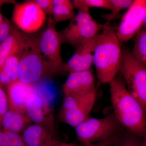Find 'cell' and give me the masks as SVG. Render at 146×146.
Wrapping results in <instances>:
<instances>
[{"label":"cell","instance_id":"cell-1","mask_svg":"<svg viewBox=\"0 0 146 146\" xmlns=\"http://www.w3.org/2000/svg\"><path fill=\"white\" fill-rule=\"evenodd\" d=\"M109 83L114 114L118 121L135 136L145 137V110L129 92L124 82L115 78Z\"/></svg>","mask_w":146,"mask_h":146},{"label":"cell","instance_id":"cell-2","mask_svg":"<svg viewBox=\"0 0 146 146\" xmlns=\"http://www.w3.org/2000/svg\"><path fill=\"white\" fill-rule=\"evenodd\" d=\"M106 23L101 34L97 35L93 53V64L97 77L102 83H110L119 72L122 51L114 29Z\"/></svg>","mask_w":146,"mask_h":146},{"label":"cell","instance_id":"cell-3","mask_svg":"<svg viewBox=\"0 0 146 146\" xmlns=\"http://www.w3.org/2000/svg\"><path fill=\"white\" fill-rule=\"evenodd\" d=\"M19 56L18 77L22 82L33 85L53 76L40 52L37 39L27 36Z\"/></svg>","mask_w":146,"mask_h":146},{"label":"cell","instance_id":"cell-4","mask_svg":"<svg viewBox=\"0 0 146 146\" xmlns=\"http://www.w3.org/2000/svg\"><path fill=\"white\" fill-rule=\"evenodd\" d=\"M78 10V13L69 25L59 32L62 43L76 47L93 39L105 26L94 21L88 7H81Z\"/></svg>","mask_w":146,"mask_h":146},{"label":"cell","instance_id":"cell-5","mask_svg":"<svg viewBox=\"0 0 146 146\" xmlns=\"http://www.w3.org/2000/svg\"><path fill=\"white\" fill-rule=\"evenodd\" d=\"M146 66L136 60L127 50L122 51L119 72L132 96L146 109Z\"/></svg>","mask_w":146,"mask_h":146},{"label":"cell","instance_id":"cell-6","mask_svg":"<svg viewBox=\"0 0 146 146\" xmlns=\"http://www.w3.org/2000/svg\"><path fill=\"white\" fill-rule=\"evenodd\" d=\"M120 125L114 114L101 119L89 117L76 127V133L79 141L88 145L117 135Z\"/></svg>","mask_w":146,"mask_h":146},{"label":"cell","instance_id":"cell-7","mask_svg":"<svg viewBox=\"0 0 146 146\" xmlns=\"http://www.w3.org/2000/svg\"><path fill=\"white\" fill-rule=\"evenodd\" d=\"M55 25L52 16H50L46 28L37 39L40 52L53 76L63 72L64 64L61 55L62 40L59 32L56 29Z\"/></svg>","mask_w":146,"mask_h":146},{"label":"cell","instance_id":"cell-8","mask_svg":"<svg viewBox=\"0 0 146 146\" xmlns=\"http://www.w3.org/2000/svg\"><path fill=\"white\" fill-rule=\"evenodd\" d=\"M96 99V89L83 96L66 97L60 111L61 119L76 127L89 117Z\"/></svg>","mask_w":146,"mask_h":146},{"label":"cell","instance_id":"cell-9","mask_svg":"<svg viewBox=\"0 0 146 146\" xmlns=\"http://www.w3.org/2000/svg\"><path fill=\"white\" fill-rule=\"evenodd\" d=\"M146 1L135 0L124 14L116 31L119 42H127L146 27Z\"/></svg>","mask_w":146,"mask_h":146},{"label":"cell","instance_id":"cell-10","mask_svg":"<svg viewBox=\"0 0 146 146\" xmlns=\"http://www.w3.org/2000/svg\"><path fill=\"white\" fill-rule=\"evenodd\" d=\"M46 13L33 1H27L14 6L12 21L20 29L26 33L38 31L44 24Z\"/></svg>","mask_w":146,"mask_h":146},{"label":"cell","instance_id":"cell-11","mask_svg":"<svg viewBox=\"0 0 146 146\" xmlns=\"http://www.w3.org/2000/svg\"><path fill=\"white\" fill-rule=\"evenodd\" d=\"M96 89L95 79L91 70L70 73L63 86L65 96L78 98Z\"/></svg>","mask_w":146,"mask_h":146},{"label":"cell","instance_id":"cell-12","mask_svg":"<svg viewBox=\"0 0 146 146\" xmlns=\"http://www.w3.org/2000/svg\"><path fill=\"white\" fill-rule=\"evenodd\" d=\"M97 35L93 39L76 47L74 54L67 63H64L63 72L70 74L91 70L93 64V53L96 42Z\"/></svg>","mask_w":146,"mask_h":146},{"label":"cell","instance_id":"cell-13","mask_svg":"<svg viewBox=\"0 0 146 146\" xmlns=\"http://www.w3.org/2000/svg\"><path fill=\"white\" fill-rule=\"evenodd\" d=\"M7 87L9 109L26 114L27 102L33 93V85L18 80L11 82Z\"/></svg>","mask_w":146,"mask_h":146},{"label":"cell","instance_id":"cell-14","mask_svg":"<svg viewBox=\"0 0 146 146\" xmlns=\"http://www.w3.org/2000/svg\"><path fill=\"white\" fill-rule=\"evenodd\" d=\"M22 137L27 146H43L48 141L56 138L54 127L37 124L25 129Z\"/></svg>","mask_w":146,"mask_h":146},{"label":"cell","instance_id":"cell-15","mask_svg":"<svg viewBox=\"0 0 146 146\" xmlns=\"http://www.w3.org/2000/svg\"><path fill=\"white\" fill-rule=\"evenodd\" d=\"M26 38V36L14 29L8 38L0 44V71L8 58L21 52Z\"/></svg>","mask_w":146,"mask_h":146},{"label":"cell","instance_id":"cell-16","mask_svg":"<svg viewBox=\"0 0 146 146\" xmlns=\"http://www.w3.org/2000/svg\"><path fill=\"white\" fill-rule=\"evenodd\" d=\"M33 91L41 98L45 115L50 121H54L53 113L56 93L51 84L46 79L33 84Z\"/></svg>","mask_w":146,"mask_h":146},{"label":"cell","instance_id":"cell-17","mask_svg":"<svg viewBox=\"0 0 146 146\" xmlns=\"http://www.w3.org/2000/svg\"><path fill=\"white\" fill-rule=\"evenodd\" d=\"M26 113L31 121L35 124L54 127V122L49 120L45 115L41 98L34 91L27 102Z\"/></svg>","mask_w":146,"mask_h":146},{"label":"cell","instance_id":"cell-18","mask_svg":"<svg viewBox=\"0 0 146 146\" xmlns=\"http://www.w3.org/2000/svg\"><path fill=\"white\" fill-rule=\"evenodd\" d=\"M31 121L26 114L9 109L3 116L1 127L3 130L19 134Z\"/></svg>","mask_w":146,"mask_h":146},{"label":"cell","instance_id":"cell-19","mask_svg":"<svg viewBox=\"0 0 146 146\" xmlns=\"http://www.w3.org/2000/svg\"><path fill=\"white\" fill-rule=\"evenodd\" d=\"M133 51V57L142 65L146 66V29L143 27L136 35Z\"/></svg>","mask_w":146,"mask_h":146},{"label":"cell","instance_id":"cell-20","mask_svg":"<svg viewBox=\"0 0 146 146\" xmlns=\"http://www.w3.org/2000/svg\"><path fill=\"white\" fill-rule=\"evenodd\" d=\"M74 9L72 4L70 5L54 6L52 17L56 23L71 21L76 15Z\"/></svg>","mask_w":146,"mask_h":146},{"label":"cell","instance_id":"cell-21","mask_svg":"<svg viewBox=\"0 0 146 146\" xmlns=\"http://www.w3.org/2000/svg\"><path fill=\"white\" fill-rule=\"evenodd\" d=\"M0 146H27L22 136L18 133L2 130L0 129Z\"/></svg>","mask_w":146,"mask_h":146},{"label":"cell","instance_id":"cell-22","mask_svg":"<svg viewBox=\"0 0 146 146\" xmlns=\"http://www.w3.org/2000/svg\"><path fill=\"white\" fill-rule=\"evenodd\" d=\"M74 9L81 7H98L111 10L110 0H74L72 1Z\"/></svg>","mask_w":146,"mask_h":146},{"label":"cell","instance_id":"cell-23","mask_svg":"<svg viewBox=\"0 0 146 146\" xmlns=\"http://www.w3.org/2000/svg\"><path fill=\"white\" fill-rule=\"evenodd\" d=\"M19 56L18 54L14 55L8 58L4 63L3 68L8 73L10 76L11 82L19 80Z\"/></svg>","mask_w":146,"mask_h":146},{"label":"cell","instance_id":"cell-24","mask_svg":"<svg viewBox=\"0 0 146 146\" xmlns=\"http://www.w3.org/2000/svg\"><path fill=\"white\" fill-rule=\"evenodd\" d=\"M111 5V13L105 15L104 18L108 20L107 23L115 19L121 11L128 9L133 3L132 0H110Z\"/></svg>","mask_w":146,"mask_h":146},{"label":"cell","instance_id":"cell-25","mask_svg":"<svg viewBox=\"0 0 146 146\" xmlns=\"http://www.w3.org/2000/svg\"><path fill=\"white\" fill-rule=\"evenodd\" d=\"M14 29L10 21L5 18L3 23L0 25V44L8 38Z\"/></svg>","mask_w":146,"mask_h":146},{"label":"cell","instance_id":"cell-26","mask_svg":"<svg viewBox=\"0 0 146 146\" xmlns=\"http://www.w3.org/2000/svg\"><path fill=\"white\" fill-rule=\"evenodd\" d=\"M8 98L4 91L2 87L0 85V128H1V121L3 116L9 109Z\"/></svg>","mask_w":146,"mask_h":146},{"label":"cell","instance_id":"cell-27","mask_svg":"<svg viewBox=\"0 0 146 146\" xmlns=\"http://www.w3.org/2000/svg\"><path fill=\"white\" fill-rule=\"evenodd\" d=\"M33 1L41 9L46 15L52 16L54 6L52 0H35Z\"/></svg>","mask_w":146,"mask_h":146},{"label":"cell","instance_id":"cell-28","mask_svg":"<svg viewBox=\"0 0 146 146\" xmlns=\"http://www.w3.org/2000/svg\"><path fill=\"white\" fill-rule=\"evenodd\" d=\"M120 140V135H116L107 140L84 146H113L119 142Z\"/></svg>","mask_w":146,"mask_h":146},{"label":"cell","instance_id":"cell-29","mask_svg":"<svg viewBox=\"0 0 146 146\" xmlns=\"http://www.w3.org/2000/svg\"><path fill=\"white\" fill-rule=\"evenodd\" d=\"M138 136L132 134L124 140L118 146H141L142 141H139Z\"/></svg>","mask_w":146,"mask_h":146},{"label":"cell","instance_id":"cell-30","mask_svg":"<svg viewBox=\"0 0 146 146\" xmlns=\"http://www.w3.org/2000/svg\"><path fill=\"white\" fill-rule=\"evenodd\" d=\"M43 146H78L72 143H65L60 142L57 138L52 139L46 143Z\"/></svg>","mask_w":146,"mask_h":146},{"label":"cell","instance_id":"cell-31","mask_svg":"<svg viewBox=\"0 0 146 146\" xmlns=\"http://www.w3.org/2000/svg\"><path fill=\"white\" fill-rule=\"evenodd\" d=\"M54 6L59 5H70L72 2L69 0H52Z\"/></svg>","mask_w":146,"mask_h":146},{"label":"cell","instance_id":"cell-32","mask_svg":"<svg viewBox=\"0 0 146 146\" xmlns=\"http://www.w3.org/2000/svg\"><path fill=\"white\" fill-rule=\"evenodd\" d=\"M8 3H12L16 4L15 1H0V7L3 5L5 4Z\"/></svg>","mask_w":146,"mask_h":146},{"label":"cell","instance_id":"cell-33","mask_svg":"<svg viewBox=\"0 0 146 146\" xmlns=\"http://www.w3.org/2000/svg\"><path fill=\"white\" fill-rule=\"evenodd\" d=\"M4 18L5 17H4L2 14L1 11H0V25L3 23V21H4Z\"/></svg>","mask_w":146,"mask_h":146},{"label":"cell","instance_id":"cell-34","mask_svg":"<svg viewBox=\"0 0 146 146\" xmlns=\"http://www.w3.org/2000/svg\"><path fill=\"white\" fill-rule=\"evenodd\" d=\"M141 146H146V140L145 138L143 141H142Z\"/></svg>","mask_w":146,"mask_h":146},{"label":"cell","instance_id":"cell-35","mask_svg":"<svg viewBox=\"0 0 146 146\" xmlns=\"http://www.w3.org/2000/svg\"><path fill=\"white\" fill-rule=\"evenodd\" d=\"M0 129H1V128H0Z\"/></svg>","mask_w":146,"mask_h":146}]
</instances>
